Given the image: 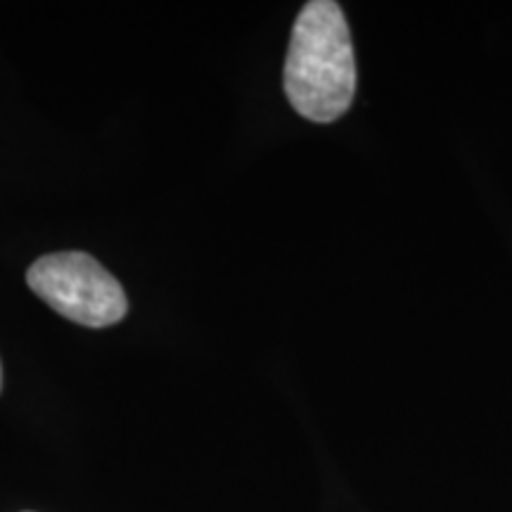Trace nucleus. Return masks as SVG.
Here are the masks:
<instances>
[{
  "mask_svg": "<svg viewBox=\"0 0 512 512\" xmlns=\"http://www.w3.org/2000/svg\"><path fill=\"white\" fill-rule=\"evenodd\" d=\"M285 93L302 117L330 124L356 93V57L349 24L332 0H311L294 22L285 60Z\"/></svg>",
  "mask_w": 512,
  "mask_h": 512,
  "instance_id": "1",
  "label": "nucleus"
},
{
  "mask_svg": "<svg viewBox=\"0 0 512 512\" xmlns=\"http://www.w3.org/2000/svg\"><path fill=\"white\" fill-rule=\"evenodd\" d=\"M27 283L60 316L86 328H107L128 311L124 287L91 254L41 256L29 268Z\"/></svg>",
  "mask_w": 512,
  "mask_h": 512,
  "instance_id": "2",
  "label": "nucleus"
},
{
  "mask_svg": "<svg viewBox=\"0 0 512 512\" xmlns=\"http://www.w3.org/2000/svg\"><path fill=\"white\" fill-rule=\"evenodd\" d=\"M0 382H3V380H0Z\"/></svg>",
  "mask_w": 512,
  "mask_h": 512,
  "instance_id": "3",
  "label": "nucleus"
}]
</instances>
